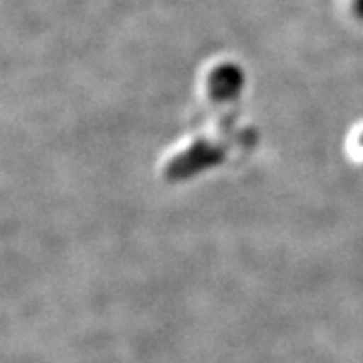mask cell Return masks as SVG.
I'll use <instances>...</instances> for the list:
<instances>
[{
	"instance_id": "obj_1",
	"label": "cell",
	"mask_w": 363,
	"mask_h": 363,
	"mask_svg": "<svg viewBox=\"0 0 363 363\" xmlns=\"http://www.w3.org/2000/svg\"><path fill=\"white\" fill-rule=\"evenodd\" d=\"M222 160H224V152L218 145L198 142L169 162L166 168V176L172 182L190 180L192 176H198V174L222 164Z\"/></svg>"
},
{
	"instance_id": "obj_2",
	"label": "cell",
	"mask_w": 363,
	"mask_h": 363,
	"mask_svg": "<svg viewBox=\"0 0 363 363\" xmlns=\"http://www.w3.org/2000/svg\"><path fill=\"white\" fill-rule=\"evenodd\" d=\"M362 143H363V138H362Z\"/></svg>"
}]
</instances>
